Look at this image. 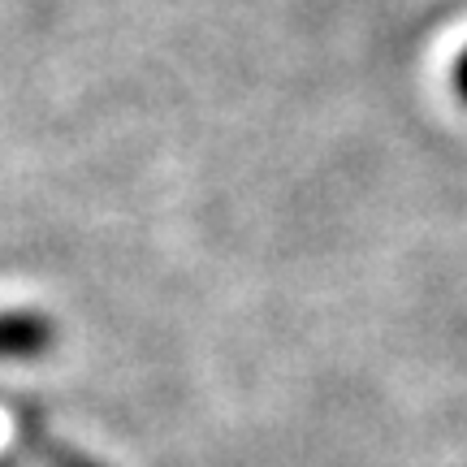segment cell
Segmentation results:
<instances>
[{"label":"cell","mask_w":467,"mask_h":467,"mask_svg":"<svg viewBox=\"0 0 467 467\" xmlns=\"http://www.w3.org/2000/svg\"><path fill=\"white\" fill-rule=\"evenodd\" d=\"M454 87H459V96L467 100V52L459 57V66H454Z\"/></svg>","instance_id":"2"},{"label":"cell","mask_w":467,"mask_h":467,"mask_svg":"<svg viewBox=\"0 0 467 467\" xmlns=\"http://www.w3.org/2000/svg\"><path fill=\"white\" fill-rule=\"evenodd\" d=\"M52 347V325L39 312H0V359H31Z\"/></svg>","instance_id":"1"}]
</instances>
